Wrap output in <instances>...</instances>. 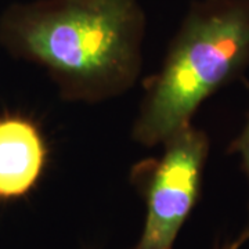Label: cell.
Here are the masks:
<instances>
[{"label": "cell", "instance_id": "obj_3", "mask_svg": "<svg viewBox=\"0 0 249 249\" xmlns=\"http://www.w3.org/2000/svg\"><path fill=\"white\" fill-rule=\"evenodd\" d=\"M160 158L139 162L132 183L145 201V220L133 249H173L194 211L209 155V137L190 124L163 142Z\"/></svg>", "mask_w": 249, "mask_h": 249}, {"label": "cell", "instance_id": "obj_6", "mask_svg": "<svg viewBox=\"0 0 249 249\" xmlns=\"http://www.w3.org/2000/svg\"><path fill=\"white\" fill-rule=\"evenodd\" d=\"M242 245H244V242L237 237V238H234L231 241H226L223 244H217L214 249H240Z\"/></svg>", "mask_w": 249, "mask_h": 249}, {"label": "cell", "instance_id": "obj_2", "mask_svg": "<svg viewBox=\"0 0 249 249\" xmlns=\"http://www.w3.org/2000/svg\"><path fill=\"white\" fill-rule=\"evenodd\" d=\"M249 67V0H201L170 42L160 71L144 82L134 142L163 144L188 127L199 106Z\"/></svg>", "mask_w": 249, "mask_h": 249}, {"label": "cell", "instance_id": "obj_5", "mask_svg": "<svg viewBox=\"0 0 249 249\" xmlns=\"http://www.w3.org/2000/svg\"><path fill=\"white\" fill-rule=\"evenodd\" d=\"M229 152H230V154H238V155H240L241 162H242V169L247 173V178H248L249 181V112L242 132H241V133L235 137V140L231 142V145L229 147ZM238 238H240L244 244H245L247 241H249V204L248 220H247L245 227L242 229V231L240 232Z\"/></svg>", "mask_w": 249, "mask_h": 249}, {"label": "cell", "instance_id": "obj_1", "mask_svg": "<svg viewBox=\"0 0 249 249\" xmlns=\"http://www.w3.org/2000/svg\"><path fill=\"white\" fill-rule=\"evenodd\" d=\"M145 17L139 0H37L0 18V43L45 68L70 101L129 90L142 71Z\"/></svg>", "mask_w": 249, "mask_h": 249}, {"label": "cell", "instance_id": "obj_4", "mask_svg": "<svg viewBox=\"0 0 249 249\" xmlns=\"http://www.w3.org/2000/svg\"><path fill=\"white\" fill-rule=\"evenodd\" d=\"M49 160L39 124L18 114L0 116V201L25 198L37 186Z\"/></svg>", "mask_w": 249, "mask_h": 249}]
</instances>
